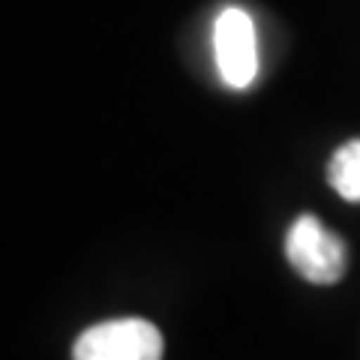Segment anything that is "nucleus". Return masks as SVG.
Here are the masks:
<instances>
[{
    "instance_id": "1",
    "label": "nucleus",
    "mask_w": 360,
    "mask_h": 360,
    "mask_svg": "<svg viewBox=\"0 0 360 360\" xmlns=\"http://www.w3.org/2000/svg\"><path fill=\"white\" fill-rule=\"evenodd\" d=\"M285 255H288V264L315 285L340 283L348 264V250L342 238L333 234L312 213H303V217L291 222V229L285 234Z\"/></svg>"
},
{
    "instance_id": "2",
    "label": "nucleus",
    "mask_w": 360,
    "mask_h": 360,
    "mask_svg": "<svg viewBox=\"0 0 360 360\" xmlns=\"http://www.w3.org/2000/svg\"><path fill=\"white\" fill-rule=\"evenodd\" d=\"M162 333L148 319H115L78 336L72 360H162Z\"/></svg>"
},
{
    "instance_id": "3",
    "label": "nucleus",
    "mask_w": 360,
    "mask_h": 360,
    "mask_svg": "<svg viewBox=\"0 0 360 360\" xmlns=\"http://www.w3.org/2000/svg\"><path fill=\"white\" fill-rule=\"evenodd\" d=\"M213 58L219 78L231 90L252 87L258 78V37L252 15L240 6H225L213 25Z\"/></svg>"
},
{
    "instance_id": "4",
    "label": "nucleus",
    "mask_w": 360,
    "mask_h": 360,
    "mask_svg": "<svg viewBox=\"0 0 360 360\" xmlns=\"http://www.w3.org/2000/svg\"><path fill=\"white\" fill-rule=\"evenodd\" d=\"M328 180L345 201H360V139L342 144L328 165Z\"/></svg>"
}]
</instances>
